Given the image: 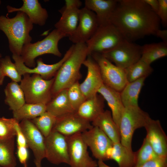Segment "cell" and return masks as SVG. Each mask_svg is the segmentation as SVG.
Wrapping results in <instances>:
<instances>
[{
    "label": "cell",
    "mask_w": 167,
    "mask_h": 167,
    "mask_svg": "<svg viewBox=\"0 0 167 167\" xmlns=\"http://www.w3.org/2000/svg\"><path fill=\"white\" fill-rule=\"evenodd\" d=\"M124 40L133 42L160 29L156 14L143 0H118L109 20Z\"/></svg>",
    "instance_id": "obj_1"
},
{
    "label": "cell",
    "mask_w": 167,
    "mask_h": 167,
    "mask_svg": "<svg viewBox=\"0 0 167 167\" xmlns=\"http://www.w3.org/2000/svg\"><path fill=\"white\" fill-rule=\"evenodd\" d=\"M33 24L24 13L18 11L14 17L0 16V30L6 36L9 47L12 54L20 56L24 45L31 42L29 33Z\"/></svg>",
    "instance_id": "obj_2"
},
{
    "label": "cell",
    "mask_w": 167,
    "mask_h": 167,
    "mask_svg": "<svg viewBox=\"0 0 167 167\" xmlns=\"http://www.w3.org/2000/svg\"><path fill=\"white\" fill-rule=\"evenodd\" d=\"M85 43L74 44L71 54L57 71L51 88L52 98L61 90L78 81L80 69L88 55Z\"/></svg>",
    "instance_id": "obj_3"
},
{
    "label": "cell",
    "mask_w": 167,
    "mask_h": 167,
    "mask_svg": "<svg viewBox=\"0 0 167 167\" xmlns=\"http://www.w3.org/2000/svg\"><path fill=\"white\" fill-rule=\"evenodd\" d=\"M65 37L64 34L55 29L42 40L24 45L20 58L26 66L31 68L36 66L35 59L40 56L50 54L61 57L62 54L59 49L58 43Z\"/></svg>",
    "instance_id": "obj_4"
},
{
    "label": "cell",
    "mask_w": 167,
    "mask_h": 167,
    "mask_svg": "<svg viewBox=\"0 0 167 167\" xmlns=\"http://www.w3.org/2000/svg\"><path fill=\"white\" fill-rule=\"evenodd\" d=\"M20 82V85L24 93L26 103L46 105L52 98L51 88L54 77L43 79L40 75L26 74Z\"/></svg>",
    "instance_id": "obj_5"
},
{
    "label": "cell",
    "mask_w": 167,
    "mask_h": 167,
    "mask_svg": "<svg viewBox=\"0 0 167 167\" xmlns=\"http://www.w3.org/2000/svg\"><path fill=\"white\" fill-rule=\"evenodd\" d=\"M150 117L138 106L125 107L121 116L119 126L120 143L132 149V137L135 130L144 127Z\"/></svg>",
    "instance_id": "obj_6"
},
{
    "label": "cell",
    "mask_w": 167,
    "mask_h": 167,
    "mask_svg": "<svg viewBox=\"0 0 167 167\" xmlns=\"http://www.w3.org/2000/svg\"><path fill=\"white\" fill-rule=\"evenodd\" d=\"M124 40L118 30L110 23L99 25L86 43L88 55L101 54L112 49Z\"/></svg>",
    "instance_id": "obj_7"
},
{
    "label": "cell",
    "mask_w": 167,
    "mask_h": 167,
    "mask_svg": "<svg viewBox=\"0 0 167 167\" xmlns=\"http://www.w3.org/2000/svg\"><path fill=\"white\" fill-rule=\"evenodd\" d=\"M141 53L142 46L124 40L101 54L116 66L125 70L140 59Z\"/></svg>",
    "instance_id": "obj_8"
},
{
    "label": "cell",
    "mask_w": 167,
    "mask_h": 167,
    "mask_svg": "<svg viewBox=\"0 0 167 167\" xmlns=\"http://www.w3.org/2000/svg\"><path fill=\"white\" fill-rule=\"evenodd\" d=\"M90 55L99 67L103 83L120 92L128 83L125 70L113 64L101 54Z\"/></svg>",
    "instance_id": "obj_9"
},
{
    "label": "cell",
    "mask_w": 167,
    "mask_h": 167,
    "mask_svg": "<svg viewBox=\"0 0 167 167\" xmlns=\"http://www.w3.org/2000/svg\"><path fill=\"white\" fill-rule=\"evenodd\" d=\"M45 158L52 164L69 165L68 145L66 136L54 130L45 138Z\"/></svg>",
    "instance_id": "obj_10"
},
{
    "label": "cell",
    "mask_w": 167,
    "mask_h": 167,
    "mask_svg": "<svg viewBox=\"0 0 167 167\" xmlns=\"http://www.w3.org/2000/svg\"><path fill=\"white\" fill-rule=\"evenodd\" d=\"M71 167H97V162L90 156L81 133L66 136Z\"/></svg>",
    "instance_id": "obj_11"
},
{
    "label": "cell",
    "mask_w": 167,
    "mask_h": 167,
    "mask_svg": "<svg viewBox=\"0 0 167 167\" xmlns=\"http://www.w3.org/2000/svg\"><path fill=\"white\" fill-rule=\"evenodd\" d=\"M74 45H72L66 51L63 57L58 62L52 64L45 63L41 58L36 60L37 65L33 68L26 66L20 56L12 54V58L17 70L21 75L26 74H37L40 75L43 79H49L55 76L60 67L71 54L73 50Z\"/></svg>",
    "instance_id": "obj_12"
},
{
    "label": "cell",
    "mask_w": 167,
    "mask_h": 167,
    "mask_svg": "<svg viewBox=\"0 0 167 167\" xmlns=\"http://www.w3.org/2000/svg\"><path fill=\"white\" fill-rule=\"evenodd\" d=\"M81 136L95 158L103 161L108 160L107 152L113 143L101 129L93 126L81 133Z\"/></svg>",
    "instance_id": "obj_13"
},
{
    "label": "cell",
    "mask_w": 167,
    "mask_h": 167,
    "mask_svg": "<svg viewBox=\"0 0 167 167\" xmlns=\"http://www.w3.org/2000/svg\"><path fill=\"white\" fill-rule=\"evenodd\" d=\"M81 4L79 0H66L65 6L59 11L61 16L54 27L66 37L71 36L76 28Z\"/></svg>",
    "instance_id": "obj_14"
},
{
    "label": "cell",
    "mask_w": 167,
    "mask_h": 167,
    "mask_svg": "<svg viewBox=\"0 0 167 167\" xmlns=\"http://www.w3.org/2000/svg\"><path fill=\"white\" fill-rule=\"evenodd\" d=\"M99 26L95 13L84 7L80 9L78 25L74 33L68 37L69 39L74 44L86 43Z\"/></svg>",
    "instance_id": "obj_15"
},
{
    "label": "cell",
    "mask_w": 167,
    "mask_h": 167,
    "mask_svg": "<svg viewBox=\"0 0 167 167\" xmlns=\"http://www.w3.org/2000/svg\"><path fill=\"white\" fill-rule=\"evenodd\" d=\"M19 124L28 147L33 154L34 162H41L45 158V137L31 120H23Z\"/></svg>",
    "instance_id": "obj_16"
},
{
    "label": "cell",
    "mask_w": 167,
    "mask_h": 167,
    "mask_svg": "<svg viewBox=\"0 0 167 167\" xmlns=\"http://www.w3.org/2000/svg\"><path fill=\"white\" fill-rule=\"evenodd\" d=\"M83 65L87 68V73L84 80L79 84V87L87 99L96 95L103 83L99 67L91 55H88Z\"/></svg>",
    "instance_id": "obj_17"
},
{
    "label": "cell",
    "mask_w": 167,
    "mask_h": 167,
    "mask_svg": "<svg viewBox=\"0 0 167 167\" xmlns=\"http://www.w3.org/2000/svg\"><path fill=\"white\" fill-rule=\"evenodd\" d=\"M93 126L90 122L81 117L75 112L57 118L53 130L67 136L82 133Z\"/></svg>",
    "instance_id": "obj_18"
},
{
    "label": "cell",
    "mask_w": 167,
    "mask_h": 167,
    "mask_svg": "<svg viewBox=\"0 0 167 167\" xmlns=\"http://www.w3.org/2000/svg\"><path fill=\"white\" fill-rule=\"evenodd\" d=\"M146 137L157 155L167 157V136L160 121L150 118L145 127Z\"/></svg>",
    "instance_id": "obj_19"
},
{
    "label": "cell",
    "mask_w": 167,
    "mask_h": 167,
    "mask_svg": "<svg viewBox=\"0 0 167 167\" xmlns=\"http://www.w3.org/2000/svg\"><path fill=\"white\" fill-rule=\"evenodd\" d=\"M22 6L17 8L8 5V13L21 11L25 14L33 24L44 25L48 17L46 10L43 8L38 0H23Z\"/></svg>",
    "instance_id": "obj_20"
},
{
    "label": "cell",
    "mask_w": 167,
    "mask_h": 167,
    "mask_svg": "<svg viewBox=\"0 0 167 167\" xmlns=\"http://www.w3.org/2000/svg\"><path fill=\"white\" fill-rule=\"evenodd\" d=\"M117 2V0H85L84 7L95 13L101 25L109 23Z\"/></svg>",
    "instance_id": "obj_21"
},
{
    "label": "cell",
    "mask_w": 167,
    "mask_h": 167,
    "mask_svg": "<svg viewBox=\"0 0 167 167\" xmlns=\"http://www.w3.org/2000/svg\"><path fill=\"white\" fill-rule=\"evenodd\" d=\"M98 93L106 101L111 109L113 118L119 128L121 116L125 107L121 100L120 92L103 84L98 90Z\"/></svg>",
    "instance_id": "obj_22"
},
{
    "label": "cell",
    "mask_w": 167,
    "mask_h": 167,
    "mask_svg": "<svg viewBox=\"0 0 167 167\" xmlns=\"http://www.w3.org/2000/svg\"><path fill=\"white\" fill-rule=\"evenodd\" d=\"M92 122L93 126L101 129L113 143L120 142L119 129L113 118L111 111L104 110Z\"/></svg>",
    "instance_id": "obj_23"
},
{
    "label": "cell",
    "mask_w": 167,
    "mask_h": 167,
    "mask_svg": "<svg viewBox=\"0 0 167 167\" xmlns=\"http://www.w3.org/2000/svg\"><path fill=\"white\" fill-rule=\"evenodd\" d=\"M105 100L97 94L86 100L79 106L76 113L80 117L90 122L104 111Z\"/></svg>",
    "instance_id": "obj_24"
},
{
    "label": "cell",
    "mask_w": 167,
    "mask_h": 167,
    "mask_svg": "<svg viewBox=\"0 0 167 167\" xmlns=\"http://www.w3.org/2000/svg\"><path fill=\"white\" fill-rule=\"evenodd\" d=\"M67 90L66 89L59 92L46 105V111L56 118L76 112L68 99Z\"/></svg>",
    "instance_id": "obj_25"
},
{
    "label": "cell",
    "mask_w": 167,
    "mask_h": 167,
    "mask_svg": "<svg viewBox=\"0 0 167 167\" xmlns=\"http://www.w3.org/2000/svg\"><path fill=\"white\" fill-rule=\"evenodd\" d=\"M108 160L116 161L119 167H134L135 152L122 145L120 142L113 143L107 152Z\"/></svg>",
    "instance_id": "obj_26"
},
{
    "label": "cell",
    "mask_w": 167,
    "mask_h": 167,
    "mask_svg": "<svg viewBox=\"0 0 167 167\" xmlns=\"http://www.w3.org/2000/svg\"><path fill=\"white\" fill-rule=\"evenodd\" d=\"M5 102L12 111L16 110L26 103L24 92L18 83H8L4 89Z\"/></svg>",
    "instance_id": "obj_27"
},
{
    "label": "cell",
    "mask_w": 167,
    "mask_h": 167,
    "mask_svg": "<svg viewBox=\"0 0 167 167\" xmlns=\"http://www.w3.org/2000/svg\"><path fill=\"white\" fill-rule=\"evenodd\" d=\"M146 78L143 77L128 82L120 92L121 100L125 107L139 106V94Z\"/></svg>",
    "instance_id": "obj_28"
},
{
    "label": "cell",
    "mask_w": 167,
    "mask_h": 167,
    "mask_svg": "<svg viewBox=\"0 0 167 167\" xmlns=\"http://www.w3.org/2000/svg\"><path fill=\"white\" fill-rule=\"evenodd\" d=\"M167 56V43L162 41L147 44L142 46L140 59L149 65Z\"/></svg>",
    "instance_id": "obj_29"
},
{
    "label": "cell",
    "mask_w": 167,
    "mask_h": 167,
    "mask_svg": "<svg viewBox=\"0 0 167 167\" xmlns=\"http://www.w3.org/2000/svg\"><path fill=\"white\" fill-rule=\"evenodd\" d=\"M46 111V105L26 103L18 110L12 111L13 118L19 122L24 120H31Z\"/></svg>",
    "instance_id": "obj_30"
},
{
    "label": "cell",
    "mask_w": 167,
    "mask_h": 167,
    "mask_svg": "<svg viewBox=\"0 0 167 167\" xmlns=\"http://www.w3.org/2000/svg\"><path fill=\"white\" fill-rule=\"evenodd\" d=\"M14 149L15 137L0 140V166L16 167L17 162Z\"/></svg>",
    "instance_id": "obj_31"
},
{
    "label": "cell",
    "mask_w": 167,
    "mask_h": 167,
    "mask_svg": "<svg viewBox=\"0 0 167 167\" xmlns=\"http://www.w3.org/2000/svg\"><path fill=\"white\" fill-rule=\"evenodd\" d=\"M125 70L128 82L143 77L147 78L153 71L151 65L140 59Z\"/></svg>",
    "instance_id": "obj_32"
},
{
    "label": "cell",
    "mask_w": 167,
    "mask_h": 167,
    "mask_svg": "<svg viewBox=\"0 0 167 167\" xmlns=\"http://www.w3.org/2000/svg\"><path fill=\"white\" fill-rule=\"evenodd\" d=\"M56 120V117L46 111L31 120L45 138L52 131Z\"/></svg>",
    "instance_id": "obj_33"
},
{
    "label": "cell",
    "mask_w": 167,
    "mask_h": 167,
    "mask_svg": "<svg viewBox=\"0 0 167 167\" xmlns=\"http://www.w3.org/2000/svg\"><path fill=\"white\" fill-rule=\"evenodd\" d=\"M135 167L159 157L155 152L146 137L144 138L140 148L135 152Z\"/></svg>",
    "instance_id": "obj_34"
},
{
    "label": "cell",
    "mask_w": 167,
    "mask_h": 167,
    "mask_svg": "<svg viewBox=\"0 0 167 167\" xmlns=\"http://www.w3.org/2000/svg\"><path fill=\"white\" fill-rule=\"evenodd\" d=\"M0 67L5 77H8L12 81L17 83L21 81L22 75L19 73L15 63L12 62L9 56H6L2 58L0 62Z\"/></svg>",
    "instance_id": "obj_35"
},
{
    "label": "cell",
    "mask_w": 167,
    "mask_h": 167,
    "mask_svg": "<svg viewBox=\"0 0 167 167\" xmlns=\"http://www.w3.org/2000/svg\"><path fill=\"white\" fill-rule=\"evenodd\" d=\"M18 122L13 118H0V140L9 139L16 136L15 125Z\"/></svg>",
    "instance_id": "obj_36"
},
{
    "label": "cell",
    "mask_w": 167,
    "mask_h": 167,
    "mask_svg": "<svg viewBox=\"0 0 167 167\" xmlns=\"http://www.w3.org/2000/svg\"><path fill=\"white\" fill-rule=\"evenodd\" d=\"M67 95L72 107L76 112L79 106L86 100L80 89L78 81L67 88Z\"/></svg>",
    "instance_id": "obj_37"
},
{
    "label": "cell",
    "mask_w": 167,
    "mask_h": 167,
    "mask_svg": "<svg viewBox=\"0 0 167 167\" xmlns=\"http://www.w3.org/2000/svg\"><path fill=\"white\" fill-rule=\"evenodd\" d=\"M159 7L156 15L162 25L165 27L167 25V0H158Z\"/></svg>",
    "instance_id": "obj_38"
},
{
    "label": "cell",
    "mask_w": 167,
    "mask_h": 167,
    "mask_svg": "<svg viewBox=\"0 0 167 167\" xmlns=\"http://www.w3.org/2000/svg\"><path fill=\"white\" fill-rule=\"evenodd\" d=\"M134 167H167V157H159Z\"/></svg>",
    "instance_id": "obj_39"
},
{
    "label": "cell",
    "mask_w": 167,
    "mask_h": 167,
    "mask_svg": "<svg viewBox=\"0 0 167 167\" xmlns=\"http://www.w3.org/2000/svg\"><path fill=\"white\" fill-rule=\"evenodd\" d=\"M28 148L17 147V154L19 160L24 167H27V162L28 158Z\"/></svg>",
    "instance_id": "obj_40"
},
{
    "label": "cell",
    "mask_w": 167,
    "mask_h": 167,
    "mask_svg": "<svg viewBox=\"0 0 167 167\" xmlns=\"http://www.w3.org/2000/svg\"><path fill=\"white\" fill-rule=\"evenodd\" d=\"M156 14L158 11L159 4L158 0H143Z\"/></svg>",
    "instance_id": "obj_41"
},
{
    "label": "cell",
    "mask_w": 167,
    "mask_h": 167,
    "mask_svg": "<svg viewBox=\"0 0 167 167\" xmlns=\"http://www.w3.org/2000/svg\"><path fill=\"white\" fill-rule=\"evenodd\" d=\"M155 36L160 38L162 42L167 43V30L166 29H158L156 32Z\"/></svg>",
    "instance_id": "obj_42"
},
{
    "label": "cell",
    "mask_w": 167,
    "mask_h": 167,
    "mask_svg": "<svg viewBox=\"0 0 167 167\" xmlns=\"http://www.w3.org/2000/svg\"><path fill=\"white\" fill-rule=\"evenodd\" d=\"M97 162L98 167H110L105 164L103 161L98 160Z\"/></svg>",
    "instance_id": "obj_43"
},
{
    "label": "cell",
    "mask_w": 167,
    "mask_h": 167,
    "mask_svg": "<svg viewBox=\"0 0 167 167\" xmlns=\"http://www.w3.org/2000/svg\"><path fill=\"white\" fill-rule=\"evenodd\" d=\"M5 76L3 75L0 67V86L2 85Z\"/></svg>",
    "instance_id": "obj_44"
},
{
    "label": "cell",
    "mask_w": 167,
    "mask_h": 167,
    "mask_svg": "<svg viewBox=\"0 0 167 167\" xmlns=\"http://www.w3.org/2000/svg\"><path fill=\"white\" fill-rule=\"evenodd\" d=\"M36 167H42L41 162H34Z\"/></svg>",
    "instance_id": "obj_45"
},
{
    "label": "cell",
    "mask_w": 167,
    "mask_h": 167,
    "mask_svg": "<svg viewBox=\"0 0 167 167\" xmlns=\"http://www.w3.org/2000/svg\"><path fill=\"white\" fill-rule=\"evenodd\" d=\"M2 55L1 54V53H0V61H1V60L2 58Z\"/></svg>",
    "instance_id": "obj_46"
},
{
    "label": "cell",
    "mask_w": 167,
    "mask_h": 167,
    "mask_svg": "<svg viewBox=\"0 0 167 167\" xmlns=\"http://www.w3.org/2000/svg\"><path fill=\"white\" fill-rule=\"evenodd\" d=\"M1 1L0 0V5H1Z\"/></svg>",
    "instance_id": "obj_47"
},
{
    "label": "cell",
    "mask_w": 167,
    "mask_h": 167,
    "mask_svg": "<svg viewBox=\"0 0 167 167\" xmlns=\"http://www.w3.org/2000/svg\"><path fill=\"white\" fill-rule=\"evenodd\" d=\"M0 167H3L0 166Z\"/></svg>",
    "instance_id": "obj_48"
}]
</instances>
